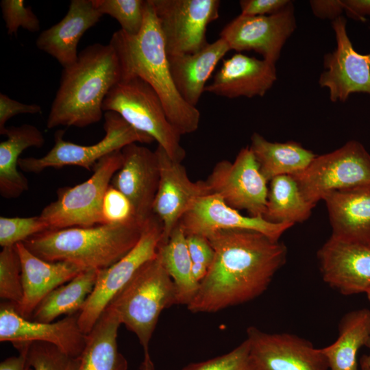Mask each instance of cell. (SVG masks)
Masks as SVG:
<instances>
[{
  "label": "cell",
  "instance_id": "6da1fadb",
  "mask_svg": "<svg viewBox=\"0 0 370 370\" xmlns=\"http://www.w3.org/2000/svg\"><path fill=\"white\" fill-rule=\"evenodd\" d=\"M206 237L214 257L187 306L191 312H217L254 300L286 261L285 245L258 232L221 230Z\"/></svg>",
  "mask_w": 370,
  "mask_h": 370
},
{
  "label": "cell",
  "instance_id": "7a4b0ae2",
  "mask_svg": "<svg viewBox=\"0 0 370 370\" xmlns=\"http://www.w3.org/2000/svg\"><path fill=\"white\" fill-rule=\"evenodd\" d=\"M109 44L120 64L121 79L138 77L149 84L160 97L169 121L181 136L197 130L200 112L187 103L176 89L151 0H146L140 32L130 35L117 30Z\"/></svg>",
  "mask_w": 370,
  "mask_h": 370
},
{
  "label": "cell",
  "instance_id": "3957f363",
  "mask_svg": "<svg viewBox=\"0 0 370 370\" xmlns=\"http://www.w3.org/2000/svg\"><path fill=\"white\" fill-rule=\"evenodd\" d=\"M121 78L120 64L110 44L86 47L74 64L63 69L47 127L82 128L98 123L107 94Z\"/></svg>",
  "mask_w": 370,
  "mask_h": 370
},
{
  "label": "cell",
  "instance_id": "277c9868",
  "mask_svg": "<svg viewBox=\"0 0 370 370\" xmlns=\"http://www.w3.org/2000/svg\"><path fill=\"white\" fill-rule=\"evenodd\" d=\"M142 227L137 222L99 224L47 230L23 243L35 256L49 262H68L84 271L101 270L119 261L138 243Z\"/></svg>",
  "mask_w": 370,
  "mask_h": 370
},
{
  "label": "cell",
  "instance_id": "5b68a950",
  "mask_svg": "<svg viewBox=\"0 0 370 370\" xmlns=\"http://www.w3.org/2000/svg\"><path fill=\"white\" fill-rule=\"evenodd\" d=\"M175 304L174 284L157 255L140 269L108 306L147 352L161 312Z\"/></svg>",
  "mask_w": 370,
  "mask_h": 370
},
{
  "label": "cell",
  "instance_id": "8992f818",
  "mask_svg": "<svg viewBox=\"0 0 370 370\" xmlns=\"http://www.w3.org/2000/svg\"><path fill=\"white\" fill-rule=\"evenodd\" d=\"M102 109L119 114L134 129L151 136L172 160L182 162L184 159L181 135L169 121L158 95L143 79H121L107 94Z\"/></svg>",
  "mask_w": 370,
  "mask_h": 370
},
{
  "label": "cell",
  "instance_id": "52a82bcc",
  "mask_svg": "<svg viewBox=\"0 0 370 370\" xmlns=\"http://www.w3.org/2000/svg\"><path fill=\"white\" fill-rule=\"evenodd\" d=\"M121 150L100 159L87 180L57 190L56 199L47 205L39 215L49 230L102 224L103 199L113 176L122 165Z\"/></svg>",
  "mask_w": 370,
  "mask_h": 370
},
{
  "label": "cell",
  "instance_id": "ba28073f",
  "mask_svg": "<svg viewBox=\"0 0 370 370\" xmlns=\"http://www.w3.org/2000/svg\"><path fill=\"white\" fill-rule=\"evenodd\" d=\"M104 119L105 135L98 143L90 145L75 144L66 140L64 132L58 130L55 133V144L47 154L40 158H21L18 167L26 173H32L65 166H77L90 171L100 159L129 144L154 141L149 135L134 129L114 112H106Z\"/></svg>",
  "mask_w": 370,
  "mask_h": 370
},
{
  "label": "cell",
  "instance_id": "9c48e42d",
  "mask_svg": "<svg viewBox=\"0 0 370 370\" xmlns=\"http://www.w3.org/2000/svg\"><path fill=\"white\" fill-rule=\"evenodd\" d=\"M304 198L316 205L329 193L370 184V153L356 140L318 156L292 175Z\"/></svg>",
  "mask_w": 370,
  "mask_h": 370
},
{
  "label": "cell",
  "instance_id": "30bf717a",
  "mask_svg": "<svg viewBox=\"0 0 370 370\" xmlns=\"http://www.w3.org/2000/svg\"><path fill=\"white\" fill-rule=\"evenodd\" d=\"M163 236L160 219L152 214L142 227L136 245L110 267L99 270L95 287L79 314L78 323L87 334L115 295L146 263L158 255Z\"/></svg>",
  "mask_w": 370,
  "mask_h": 370
},
{
  "label": "cell",
  "instance_id": "8fae6325",
  "mask_svg": "<svg viewBox=\"0 0 370 370\" xmlns=\"http://www.w3.org/2000/svg\"><path fill=\"white\" fill-rule=\"evenodd\" d=\"M167 56L193 53L206 46L208 25L218 19L219 0H151Z\"/></svg>",
  "mask_w": 370,
  "mask_h": 370
},
{
  "label": "cell",
  "instance_id": "7c38bea8",
  "mask_svg": "<svg viewBox=\"0 0 370 370\" xmlns=\"http://www.w3.org/2000/svg\"><path fill=\"white\" fill-rule=\"evenodd\" d=\"M206 182L212 193L220 196L230 207L245 210L251 217H263L268 180L249 147L241 149L233 162H218Z\"/></svg>",
  "mask_w": 370,
  "mask_h": 370
},
{
  "label": "cell",
  "instance_id": "4fadbf2b",
  "mask_svg": "<svg viewBox=\"0 0 370 370\" xmlns=\"http://www.w3.org/2000/svg\"><path fill=\"white\" fill-rule=\"evenodd\" d=\"M296 29L292 1L283 10L269 16L240 14L222 29L221 38L230 50L254 51L275 64L286 40Z\"/></svg>",
  "mask_w": 370,
  "mask_h": 370
},
{
  "label": "cell",
  "instance_id": "5bb4252c",
  "mask_svg": "<svg viewBox=\"0 0 370 370\" xmlns=\"http://www.w3.org/2000/svg\"><path fill=\"white\" fill-rule=\"evenodd\" d=\"M250 355L257 370H329L321 349L297 334L247 328Z\"/></svg>",
  "mask_w": 370,
  "mask_h": 370
},
{
  "label": "cell",
  "instance_id": "9a60e30c",
  "mask_svg": "<svg viewBox=\"0 0 370 370\" xmlns=\"http://www.w3.org/2000/svg\"><path fill=\"white\" fill-rule=\"evenodd\" d=\"M332 27L336 47L324 56L320 86L329 90L332 102H345L353 93L370 95V53L360 54L354 49L343 16L332 21Z\"/></svg>",
  "mask_w": 370,
  "mask_h": 370
},
{
  "label": "cell",
  "instance_id": "2e32d148",
  "mask_svg": "<svg viewBox=\"0 0 370 370\" xmlns=\"http://www.w3.org/2000/svg\"><path fill=\"white\" fill-rule=\"evenodd\" d=\"M155 151L159 163L160 182L152 212L162 223L161 243H165L197 200L212 192L206 181H191L182 162L172 160L162 147L158 145Z\"/></svg>",
  "mask_w": 370,
  "mask_h": 370
},
{
  "label": "cell",
  "instance_id": "e0dca14e",
  "mask_svg": "<svg viewBox=\"0 0 370 370\" xmlns=\"http://www.w3.org/2000/svg\"><path fill=\"white\" fill-rule=\"evenodd\" d=\"M79 314L68 315L56 322H39L21 316L11 303L3 302L0 341L11 342L14 347L35 341L47 343L71 357H79L86 341V334L78 323Z\"/></svg>",
  "mask_w": 370,
  "mask_h": 370
},
{
  "label": "cell",
  "instance_id": "ac0fdd59",
  "mask_svg": "<svg viewBox=\"0 0 370 370\" xmlns=\"http://www.w3.org/2000/svg\"><path fill=\"white\" fill-rule=\"evenodd\" d=\"M123 162L110 185L120 190L132 204L136 222L141 226L153 214V201L160 182L156 151L136 143L121 150Z\"/></svg>",
  "mask_w": 370,
  "mask_h": 370
},
{
  "label": "cell",
  "instance_id": "d6986e66",
  "mask_svg": "<svg viewBox=\"0 0 370 370\" xmlns=\"http://www.w3.org/2000/svg\"><path fill=\"white\" fill-rule=\"evenodd\" d=\"M179 225L186 235L207 236L221 230H245L262 233L274 241H279L293 225L289 223H273L262 217L243 216L213 193L197 199Z\"/></svg>",
  "mask_w": 370,
  "mask_h": 370
},
{
  "label": "cell",
  "instance_id": "ffe728a7",
  "mask_svg": "<svg viewBox=\"0 0 370 370\" xmlns=\"http://www.w3.org/2000/svg\"><path fill=\"white\" fill-rule=\"evenodd\" d=\"M323 282L343 295L370 288V246L331 236L317 251Z\"/></svg>",
  "mask_w": 370,
  "mask_h": 370
},
{
  "label": "cell",
  "instance_id": "44dd1931",
  "mask_svg": "<svg viewBox=\"0 0 370 370\" xmlns=\"http://www.w3.org/2000/svg\"><path fill=\"white\" fill-rule=\"evenodd\" d=\"M276 79L275 64L236 53L223 60L205 92L229 99L263 97Z\"/></svg>",
  "mask_w": 370,
  "mask_h": 370
},
{
  "label": "cell",
  "instance_id": "7402d4cb",
  "mask_svg": "<svg viewBox=\"0 0 370 370\" xmlns=\"http://www.w3.org/2000/svg\"><path fill=\"white\" fill-rule=\"evenodd\" d=\"M22 269L23 299L14 307L22 317L30 319L38 304L55 288L84 271L68 262H49L32 253L23 243L16 244Z\"/></svg>",
  "mask_w": 370,
  "mask_h": 370
},
{
  "label": "cell",
  "instance_id": "603a6c76",
  "mask_svg": "<svg viewBox=\"0 0 370 370\" xmlns=\"http://www.w3.org/2000/svg\"><path fill=\"white\" fill-rule=\"evenodd\" d=\"M102 16L92 0H72L64 17L40 34L36 47L53 57L63 68L68 67L77 60L79 40Z\"/></svg>",
  "mask_w": 370,
  "mask_h": 370
},
{
  "label": "cell",
  "instance_id": "cb8c5ba5",
  "mask_svg": "<svg viewBox=\"0 0 370 370\" xmlns=\"http://www.w3.org/2000/svg\"><path fill=\"white\" fill-rule=\"evenodd\" d=\"M334 237L370 246V184L327 194Z\"/></svg>",
  "mask_w": 370,
  "mask_h": 370
},
{
  "label": "cell",
  "instance_id": "d4e9b609",
  "mask_svg": "<svg viewBox=\"0 0 370 370\" xmlns=\"http://www.w3.org/2000/svg\"><path fill=\"white\" fill-rule=\"evenodd\" d=\"M229 51L227 43L219 38L197 52L168 56L173 81L187 103L196 107L205 92L208 79Z\"/></svg>",
  "mask_w": 370,
  "mask_h": 370
},
{
  "label": "cell",
  "instance_id": "484cf974",
  "mask_svg": "<svg viewBox=\"0 0 370 370\" xmlns=\"http://www.w3.org/2000/svg\"><path fill=\"white\" fill-rule=\"evenodd\" d=\"M3 135L7 138L0 143V195L14 199L29 189L27 178L18 170L20 155L29 147H42L45 138L38 128L26 123L6 127Z\"/></svg>",
  "mask_w": 370,
  "mask_h": 370
},
{
  "label": "cell",
  "instance_id": "4316f807",
  "mask_svg": "<svg viewBox=\"0 0 370 370\" xmlns=\"http://www.w3.org/2000/svg\"><path fill=\"white\" fill-rule=\"evenodd\" d=\"M121 325L116 310L107 306L86 334L79 370H127V361L119 352L117 344Z\"/></svg>",
  "mask_w": 370,
  "mask_h": 370
},
{
  "label": "cell",
  "instance_id": "83f0119b",
  "mask_svg": "<svg viewBox=\"0 0 370 370\" xmlns=\"http://www.w3.org/2000/svg\"><path fill=\"white\" fill-rule=\"evenodd\" d=\"M338 330L336 340L321 348L329 370H358V352L370 338V310L364 308L345 313Z\"/></svg>",
  "mask_w": 370,
  "mask_h": 370
},
{
  "label": "cell",
  "instance_id": "f1b7e54d",
  "mask_svg": "<svg viewBox=\"0 0 370 370\" xmlns=\"http://www.w3.org/2000/svg\"><path fill=\"white\" fill-rule=\"evenodd\" d=\"M249 147L268 181L277 176L293 175L304 171L316 156L297 142H270L256 132L251 135Z\"/></svg>",
  "mask_w": 370,
  "mask_h": 370
},
{
  "label": "cell",
  "instance_id": "f546056e",
  "mask_svg": "<svg viewBox=\"0 0 370 370\" xmlns=\"http://www.w3.org/2000/svg\"><path fill=\"white\" fill-rule=\"evenodd\" d=\"M158 256L174 284L176 304L188 306L197 293L199 282L194 278L186 236L179 224L166 242H160Z\"/></svg>",
  "mask_w": 370,
  "mask_h": 370
},
{
  "label": "cell",
  "instance_id": "4dcf8cb0",
  "mask_svg": "<svg viewBox=\"0 0 370 370\" xmlns=\"http://www.w3.org/2000/svg\"><path fill=\"white\" fill-rule=\"evenodd\" d=\"M98 273L97 269L84 271L53 290L38 304L29 319L49 323L61 315L80 312L95 287Z\"/></svg>",
  "mask_w": 370,
  "mask_h": 370
},
{
  "label": "cell",
  "instance_id": "1f68e13d",
  "mask_svg": "<svg viewBox=\"0 0 370 370\" xmlns=\"http://www.w3.org/2000/svg\"><path fill=\"white\" fill-rule=\"evenodd\" d=\"M314 206L304 198L292 175H280L270 180L263 218L294 225L307 220Z\"/></svg>",
  "mask_w": 370,
  "mask_h": 370
},
{
  "label": "cell",
  "instance_id": "d6a6232c",
  "mask_svg": "<svg viewBox=\"0 0 370 370\" xmlns=\"http://www.w3.org/2000/svg\"><path fill=\"white\" fill-rule=\"evenodd\" d=\"M95 8L102 15L108 14L120 24L121 29L130 35L141 30L145 17L144 0H92Z\"/></svg>",
  "mask_w": 370,
  "mask_h": 370
},
{
  "label": "cell",
  "instance_id": "836d02e7",
  "mask_svg": "<svg viewBox=\"0 0 370 370\" xmlns=\"http://www.w3.org/2000/svg\"><path fill=\"white\" fill-rule=\"evenodd\" d=\"M0 297L17 307L23 299L22 269L16 245L0 252Z\"/></svg>",
  "mask_w": 370,
  "mask_h": 370
},
{
  "label": "cell",
  "instance_id": "e575fe53",
  "mask_svg": "<svg viewBox=\"0 0 370 370\" xmlns=\"http://www.w3.org/2000/svg\"><path fill=\"white\" fill-rule=\"evenodd\" d=\"M27 356L34 370H79L80 365V356L71 357L44 342L29 343Z\"/></svg>",
  "mask_w": 370,
  "mask_h": 370
},
{
  "label": "cell",
  "instance_id": "d590c367",
  "mask_svg": "<svg viewBox=\"0 0 370 370\" xmlns=\"http://www.w3.org/2000/svg\"><path fill=\"white\" fill-rule=\"evenodd\" d=\"M49 230L40 216L31 217H0V245L3 247L23 243L31 236Z\"/></svg>",
  "mask_w": 370,
  "mask_h": 370
},
{
  "label": "cell",
  "instance_id": "8d00e7d4",
  "mask_svg": "<svg viewBox=\"0 0 370 370\" xmlns=\"http://www.w3.org/2000/svg\"><path fill=\"white\" fill-rule=\"evenodd\" d=\"M180 370H257L247 339L230 352L213 358L190 363Z\"/></svg>",
  "mask_w": 370,
  "mask_h": 370
},
{
  "label": "cell",
  "instance_id": "74e56055",
  "mask_svg": "<svg viewBox=\"0 0 370 370\" xmlns=\"http://www.w3.org/2000/svg\"><path fill=\"white\" fill-rule=\"evenodd\" d=\"M2 16L8 34L16 35L19 27L30 32L40 30V21L31 7H25L23 0H2L0 3Z\"/></svg>",
  "mask_w": 370,
  "mask_h": 370
},
{
  "label": "cell",
  "instance_id": "f35d334b",
  "mask_svg": "<svg viewBox=\"0 0 370 370\" xmlns=\"http://www.w3.org/2000/svg\"><path fill=\"white\" fill-rule=\"evenodd\" d=\"M101 217L102 224L123 225L136 222L130 200L111 185L103 199Z\"/></svg>",
  "mask_w": 370,
  "mask_h": 370
},
{
  "label": "cell",
  "instance_id": "ab89813d",
  "mask_svg": "<svg viewBox=\"0 0 370 370\" xmlns=\"http://www.w3.org/2000/svg\"><path fill=\"white\" fill-rule=\"evenodd\" d=\"M186 236V243L192 262L195 279L200 282L206 275L214 257V251L208 239L199 234Z\"/></svg>",
  "mask_w": 370,
  "mask_h": 370
},
{
  "label": "cell",
  "instance_id": "60d3db41",
  "mask_svg": "<svg viewBox=\"0 0 370 370\" xmlns=\"http://www.w3.org/2000/svg\"><path fill=\"white\" fill-rule=\"evenodd\" d=\"M42 108L38 104H25L0 94V134L3 135L5 123L13 116L21 114H35L40 113Z\"/></svg>",
  "mask_w": 370,
  "mask_h": 370
},
{
  "label": "cell",
  "instance_id": "b9f144b4",
  "mask_svg": "<svg viewBox=\"0 0 370 370\" xmlns=\"http://www.w3.org/2000/svg\"><path fill=\"white\" fill-rule=\"evenodd\" d=\"M291 2L289 0H241L239 5L241 14L269 16L283 10Z\"/></svg>",
  "mask_w": 370,
  "mask_h": 370
},
{
  "label": "cell",
  "instance_id": "7bdbcfd3",
  "mask_svg": "<svg viewBox=\"0 0 370 370\" xmlns=\"http://www.w3.org/2000/svg\"><path fill=\"white\" fill-rule=\"evenodd\" d=\"M310 5L314 15L321 19H334L344 11L343 0H312Z\"/></svg>",
  "mask_w": 370,
  "mask_h": 370
},
{
  "label": "cell",
  "instance_id": "ee69618b",
  "mask_svg": "<svg viewBox=\"0 0 370 370\" xmlns=\"http://www.w3.org/2000/svg\"><path fill=\"white\" fill-rule=\"evenodd\" d=\"M29 343L17 347L16 349H18L19 354L8 357L3 360L0 364V370H34L27 356Z\"/></svg>",
  "mask_w": 370,
  "mask_h": 370
},
{
  "label": "cell",
  "instance_id": "f6af8a7d",
  "mask_svg": "<svg viewBox=\"0 0 370 370\" xmlns=\"http://www.w3.org/2000/svg\"><path fill=\"white\" fill-rule=\"evenodd\" d=\"M344 11L355 20L365 21L370 17V0H343Z\"/></svg>",
  "mask_w": 370,
  "mask_h": 370
},
{
  "label": "cell",
  "instance_id": "bcb514c9",
  "mask_svg": "<svg viewBox=\"0 0 370 370\" xmlns=\"http://www.w3.org/2000/svg\"><path fill=\"white\" fill-rule=\"evenodd\" d=\"M139 370H155L154 364L149 352H144V358L140 364Z\"/></svg>",
  "mask_w": 370,
  "mask_h": 370
},
{
  "label": "cell",
  "instance_id": "7dc6e473",
  "mask_svg": "<svg viewBox=\"0 0 370 370\" xmlns=\"http://www.w3.org/2000/svg\"><path fill=\"white\" fill-rule=\"evenodd\" d=\"M366 347L369 349V354L365 355L364 354L361 358L365 360L366 364L369 366L370 368V338L369 339L367 343L366 344Z\"/></svg>",
  "mask_w": 370,
  "mask_h": 370
},
{
  "label": "cell",
  "instance_id": "c3c4849f",
  "mask_svg": "<svg viewBox=\"0 0 370 370\" xmlns=\"http://www.w3.org/2000/svg\"><path fill=\"white\" fill-rule=\"evenodd\" d=\"M360 370H370L369 366L366 364L365 360L361 358L360 360Z\"/></svg>",
  "mask_w": 370,
  "mask_h": 370
},
{
  "label": "cell",
  "instance_id": "681fc988",
  "mask_svg": "<svg viewBox=\"0 0 370 370\" xmlns=\"http://www.w3.org/2000/svg\"><path fill=\"white\" fill-rule=\"evenodd\" d=\"M366 295L369 301L370 302V288L367 291Z\"/></svg>",
  "mask_w": 370,
  "mask_h": 370
}]
</instances>
